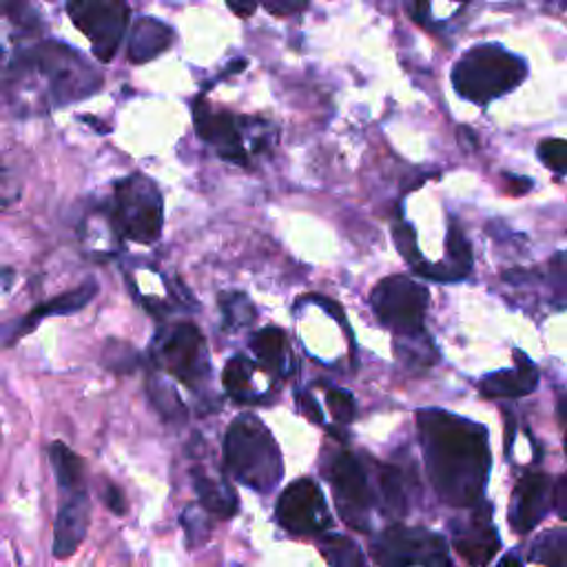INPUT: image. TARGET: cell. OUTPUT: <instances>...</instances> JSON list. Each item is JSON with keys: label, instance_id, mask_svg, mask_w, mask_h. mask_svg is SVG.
<instances>
[{"label": "cell", "instance_id": "cell-1", "mask_svg": "<svg viewBox=\"0 0 567 567\" xmlns=\"http://www.w3.org/2000/svg\"><path fill=\"white\" fill-rule=\"evenodd\" d=\"M417 430L437 496L452 507L479 505L492 468L488 428L441 408H424Z\"/></svg>", "mask_w": 567, "mask_h": 567}, {"label": "cell", "instance_id": "cell-2", "mask_svg": "<svg viewBox=\"0 0 567 567\" xmlns=\"http://www.w3.org/2000/svg\"><path fill=\"white\" fill-rule=\"evenodd\" d=\"M39 76L47 85L52 107H65L89 98L103 87V76L76 50L58 41H45L21 50L8 69V81Z\"/></svg>", "mask_w": 567, "mask_h": 567}, {"label": "cell", "instance_id": "cell-3", "mask_svg": "<svg viewBox=\"0 0 567 567\" xmlns=\"http://www.w3.org/2000/svg\"><path fill=\"white\" fill-rule=\"evenodd\" d=\"M224 466L255 492H272L284 477L279 446L264 421L250 413L239 415L224 437Z\"/></svg>", "mask_w": 567, "mask_h": 567}, {"label": "cell", "instance_id": "cell-4", "mask_svg": "<svg viewBox=\"0 0 567 567\" xmlns=\"http://www.w3.org/2000/svg\"><path fill=\"white\" fill-rule=\"evenodd\" d=\"M525 63L496 43L468 50L452 69L454 92L470 103L488 105L510 94L525 78Z\"/></svg>", "mask_w": 567, "mask_h": 567}, {"label": "cell", "instance_id": "cell-5", "mask_svg": "<svg viewBox=\"0 0 567 567\" xmlns=\"http://www.w3.org/2000/svg\"><path fill=\"white\" fill-rule=\"evenodd\" d=\"M111 222L116 231L138 244H151L162 233V195L145 175H129L116 184Z\"/></svg>", "mask_w": 567, "mask_h": 567}, {"label": "cell", "instance_id": "cell-6", "mask_svg": "<svg viewBox=\"0 0 567 567\" xmlns=\"http://www.w3.org/2000/svg\"><path fill=\"white\" fill-rule=\"evenodd\" d=\"M371 304L379 322L397 338L424 333L428 291L410 277L393 275L382 279L371 293Z\"/></svg>", "mask_w": 567, "mask_h": 567}, {"label": "cell", "instance_id": "cell-7", "mask_svg": "<svg viewBox=\"0 0 567 567\" xmlns=\"http://www.w3.org/2000/svg\"><path fill=\"white\" fill-rule=\"evenodd\" d=\"M373 558L379 567H454L446 538L424 529L393 525L373 541Z\"/></svg>", "mask_w": 567, "mask_h": 567}, {"label": "cell", "instance_id": "cell-8", "mask_svg": "<svg viewBox=\"0 0 567 567\" xmlns=\"http://www.w3.org/2000/svg\"><path fill=\"white\" fill-rule=\"evenodd\" d=\"M67 14L89 39L94 56L111 63L131 19L127 0H69Z\"/></svg>", "mask_w": 567, "mask_h": 567}, {"label": "cell", "instance_id": "cell-9", "mask_svg": "<svg viewBox=\"0 0 567 567\" xmlns=\"http://www.w3.org/2000/svg\"><path fill=\"white\" fill-rule=\"evenodd\" d=\"M153 360L158 366L169 371L182 384H186L193 393H202L208 382V355L206 344L197 327L178 324L171 331L158 335Z\"/></svg>", "mask_w": 567, "mask_h": 567}, {"label": "cell", "instance_id": "cell-10", "mask_svg": "<svg viewBox=\"0 0 567 567\" xmlns=\"http://www.w3.org/2000/svg\"><path fill=\"white\" fill-rule=\"evenodd\" d=\"M329 477L342 521L353 529L368 532L375 499L362 461L351 452H338L331 461Z\"/></svg>", "mask_w": 567, "mask_h": 567}, {"label": "cell", "instance_id": "cell-11", "mask_svg": "<svg viewBox=\"0 0 567 567\" xmlns=\"http://www.w3.org/2000/svg\"><path fill=\"white\" fill-rule=\"evenodd\" d=\"M275 514L277 523L296 536L324 534L333 527L324 492L313 479H298L287 485L277 499Z\"/></svg>", "mask_w": 567, "mask_h": 567}, {"label": "cell", "instance_id": "cell-12", "mask_svg": "<svg viewBox=\"0 0 567 567\" xmlns=\"http://www.w3.org/2000/svg\"><path fill=\"white\" fill-rule=\"evenodd\" d=\"M98 293V284L96 281H87L83 287L63 293L54 300H47L39 307H34L25 318L12 320L8 324L0 327V349H12L17 346L25 335L34 333L39 329V324L47 318H58V315H74L78 311H83Z\"/></svg>", "mask_w": 567, "mask_h": 567}, {"label": "cell", "instance_id": "cell-13", "mask_svg": "<svg viewBox=\"0 0 567 567\" xmlns=\"http://www.w3.org/2000/svg\"><path fill=\"white\" fill-rule=\"evenodd\" d=\"M492 507L488 503L474 505V512L461 525H454V549L472 567H485L496 556L501 538L492 525Z\"/></svg>", "mask_w": 567, "mask_h": 567}, {"label": "cell", "instance_id": "cell-14", "mask_svg": "<svg viewBox=\"0 0 567 567\" xmlns=\"http://www.w3.org/2000/svg\"><path fill=\"white\" fill-rule=\"evenodd\" d=\"M552 488L547 474L543 472H525L514 492L510 507V525L516 534L532 532L552 507Z\"/></svg>", "mask_w": 567, "mask_h": 567}, {"label": "cell", "instance_id": "cell-15", "mask_svg": "<svg viewBox=\"0 0 567 567\" xmlns=\"http://www.w3.org/2000/svg\"><path fill=\"white\" fill-rule=\"evenodd\" d=\"M193 120H195V127L200 131V138L206 140L208 145H213L224 160L248 167V158H246V149H244V142H242L239 125L231 114H215L206 105V100L200 96L193 103Z\"/></svg>", "mask_w": 567, "mask_h": 567}, {"label": "cell", "instance_id": "cell-16", "mask_svg": "<svg viewBox=\"0 0 567 567\" xmlns=\"http://www.w3.org/2000/svg\"><path fill=\"white\" fill-rule=\"evenodd\" d=\"M92 521V501L87 488L63 492L58 516L54 523V556L69 558L87 536Z\"/></svg>", "mask_w": 567, "mask_h": 567}, {"label": "cell", "instance_id": "cell-17", "mask_svg": "<svg viewBox=\"0 0 567 567\" xmlns=\"http://www.w3.org/2000/svg\"><path fill=\"white\" fill-rule=\"evenodd\" d=\"M514 360H516V366L512 371H499V373H492L481 379L479 391L485 397L516 399V397H525L536 391L538 368L521 351H514Z\"/></svg>", "mask_w": 567, "mask_h": 567}, {"label": "cell", "instance_id": "cell-18", "mask_svg": "<svg viewBox=\"0 0 567 567\" xmlns=\"http://www.w3.org/2000/svg\"><path fill=\"white\" fill-rule=\"evenodd\" d=\"M193 474V488L200 499V505L220 518H231L239 510V499L235 488L224 479L206 472L202 466H195L191 470Z\"/></svg>", "mask_w": 567, "mask_h": 567}, {"label": "cell", "instance_id": "cell-19", "mask_svg": "<svg viewBox=\"0 0 567 567\" xmlns=\"http://www.w3.org/2000/svg\"><path fill=\"white\" fill-rule=\"evenodd\" d=\"M173 41V30L151 17H142L136 21L131 36H129V50L127 56L133 65H145L158 58L162 52L169 50Z\"/></svg>", "mask_w": 567, "mask_h": 567}, {"label": "cell", "instance_id": "cell-20", "mask_svg": "<svg viewBox=\"0 0 567 567\" xmlns=\"http://www.w3.org/2000/svg\"><path fill=\"white\" fill-rule=\"evenodd\" d=\"M250 351L255 353V357L259 360V364L264 368H268L270 373H275L279 377H289L296 368L293 355L289 349V340H287V335H284V331H279L275 327L257 331L250 340Z\"/></svg>", "mask_w": 567, "mask_h": 567}, {"label": "cell", "instance_id": "cell-21", "mask_svg": "<svg viewBox=\"0 0 567 567\" xmlns=\"http://www.w3.org/2000/svg\"><path fill=\"white\" fill-rule=\"evenodd\" d=\"M50 461L63 492H74L81 488H87V468L81 454H76L67 443L54 441L50 446Z\"/></svg>", "mask_w": 567, "mask_h": 567}, {"label": "cell", "instance_id": "cell-22", "mask_svg": "<svg viewBox=\"0 0 567 567\" xmlns=\"http://www.w3.org/2000/svg\"><path fill=\"white\" fill-rule=\"evenodd\" d=\"M147 395L153 404V408L158 410V415L171 424V426H184L189 419V410L182 402V397L178 395L175 386L169 384L167 379L158 377V375H149L147 379Z\"/></svg>", "mask_w": 567, "mask_h": 567}, {"label": "cell", "instance_id": "cell-23", "mask_svg": "<svg viewBox=\"0 0 567 567\" xmlns=\"http://www.w3.org/2000/svg\"><path fill=\"white\" fill-rule=\"evenodd\" d=\"M377 485H379V499L384 512L391 516L402 518L408 512V492L404 472L395 466L379 463L377 466Z\"/></svg>", "mask_w": 567, "mask_h": 567}, {"label": "cell", "instance_id": "cell-24", "mask_svg": "<svg viewBox=\"0 0 567 567\" xmlns=\"http://www.w3.org/2000/svg\"><path fill=\"white\" fill-rule=\"evenodd\" d=\"M253 371L255 366L237 355L233 357L226 366H224V373H222V384L226 388V393L235 399V402H242V404H255V402H264L261 397L255 395L253 391Z\"/></svg>", "mask_w": 567, "mask_h": 567}, {"label": "cell", "instance_id": "cell-25", "mask_svg": "<svg viewBox=\"0 0 567 567\" xmlns=\"http://www.w3.org/2000/svg\"><path fill=\"white\" fill-rule=\"evenodd\" d=\"M320 554L331 567H366V556L360 545L342 534H324L320 538Z\"/></svg>", "mask_w": 567, "mask_h": 567}, {"label": "cell", "instance_id": "cell-26", "mask_svg": "<svg viewBox=\"0 0 567 567\" xmlns=\"http://www.w3.org/2000/svg\"><path fill=\"white\" fill-rule=\"evenodd\" d=\"M565 549H567V532L563 527H556L552 532L541 534L534 541L529 549V560L545 567H565Z\"/></svg>", "mask_w": 567, "mask_h": 567}, {"label": "cell", "instance_id": "cell-27", "mask_svg": "<svg viewBox=\"0 0 567 567\" xmlns=\"http://www.w3.org/2000/svg\"><path fill=\"white\" fill-rule=\"evenodd\" d=\"M397 355L410 366H432L437 362V351L432 349L428 335H408V338H397Z\"/></svg>", "mask_w": 567, "mask_h": 567}, {"label": "cell", "instance_id": "cell-28", "mask_svg": "<svg viewBox=\"0 0 567 567\" xmlns=\"http://www.w3.org/2000/svg\"><path fill=\"white\" fill-rule=\"evenodd\" d=\"M103 366L118 375H131L140 366V355L131 344L109 340L103 351Z\"/></svg>", "mask_w": 567, "mask_h": 567}, {"label": "cell", "instance_id": "cell-29", "mask_svg": "<svg viewBox=\"0 0 567 567\" xmlns=\"http://www.w3.org/2000/svg\"><path fill=\"white\" fill-rule=\"evenodd\" d=\"M180 523H182V527H184L186 545H189L191 549L202 547V545L208 541V536H211V514H208L204 507L186 505V507L182 510Z\"/></svg>", "mask_w": 567, "mask_h": 567}, {"label": "cell", "instance_id": "cell-30", "mask_svg": "<svg viewBox=\"0 0 567 567\" xmlns=\"http://www.w3.org/2000/svg\"><path fill=\"white\" fill-rule=\"evenodd\" d=\"M0 14L25 32H39L43 28V19L32 0H0Z\"/></svg>", "mask_w": 567, "mask_h": 567}, {"label": "cell", "instance_id": "cell-31", "mask_svg": "<svg viewBox=\"0 0 567 567\" xmlns=\"http://www.w3.org/2000/svg\"><path fill=\"white\" fill-rule=\"evenodd\" d=\"M446 244H448V257H450V261H446V264H450L466 279L472 270V248H470V242L466 239L461 226H457L454 222L448 226Z\"/></svg>", "mask_w": 567, "mask_h": 567}, {"label": "cell", "instance_id": "cell-32", "mask_svg": "<svg viewBox=\"0 0 567 567\" xmlns=\"http://www.w3.org/2000/svg\"><path fill=\"white\" fill-rule=\"evenodd\" d=\"M222 309H224V320L228 327L237 329V327H246L253 322L255 313H253V304L250 300H246L239 293L233 296H224L222 298Z\"/></svg>", "mask_w": 567, "mask_h": 567}, {"label": "cell", "instance_id": "cell-33", "mask_svg": "<svg viewBox=\"0 0 567 567\" xmlns=\"http://www.w3.org/2000/svg\"><path fill=\"white\" fill-rule=\"evenodd\" d=\"M538 158L554 173L563 175L567 169V142L560 138H549L538 145Z\"/></svg>", "mask_w": 567, "mask_h": 567}, {"label": "cell", "instance_id": "cell-34", "mask_svg": "<svg viewBox=\"0 0 567 567\" xmlns=\"http://www.w3.org/2000/svg\"><path fill=\"white\" fill-rule=\"evenodd\" d=\"M327 404H329L333 417L338 419V424L349 426L355 419V399L351 393H346L342 388H331L327 393Z\"/></svg>", "mask_w": 567, "mask_h": 567}, {"label": "cell", "instance_id": "cell-35", "mask_svg": "<svg viewBox=\"0 0 567 567\" xmlns=\"http://www.w3.org/2000/svg\"><path fill=\"white\" fill-rule=\"evenodd\" d=\"M393 235H395L397 248H399V253L406 257V261H410L413 266H417V264L421 261V253H419V246H417V237H415L413 226L402 220V222L395 224Z\"/></svg>", "mask_w": 567, "mask_h": 567}, {"label": "cell", "instance_id": "cell-36", "mask_svg": "<svg viewBox=\"0 0 567 567\" xmlns=\"http://www.w3.org/2000/svg\"><path fill=\"white\" fill-rule=\"evenodd\" d=\"M259 3L275 17H289L296 12H304L309 0H259Z\"/></svg>", "mask_w": 567, "mask_h": 567}, {"label": "cell", "instance_id": "cell-37", "mask_svg": "<svg viewBox=\"0 0 567 567\" xmlns=\"http://www.w3.org/2000/svg\"><path fill=\"white\" fill-rule=\"evenodd\" d=\"M103 501H105V505H107L116 516H125L127 510H129V503H127V499H125V492H122L116 483H111V481L105 483Z\"/></svg>", "mask_w": 567, "mask_h": 567}, {"label": "cell", "instance_id": "cell-38", "mask_svg": "<svg viewBox=\"0 0 567 567\" xmlns=\"http://www.w3.org/2000/svg\"><path fill=\"white\" fill-rule=\"evenodd\" d=\"M296 399H298V406H300V413L311 421V424H318V426H324V415H322V410H320V404L315 402V397L311 395V393H307V391H302V393H298L296 395Z\"/></svg>", "mask_w": 567, "mask_h": 567}, {"label": "cell", "instance_id": "cell-39", "mask_svg": "<svg viewBox=\"0 0 567 567\" xmlns=\"http://www.w3.org/2000/svg\"><path fill=\"white\" fill-rule=\"evenodd\" d=\"M552 505L556 507L558 516H567V477H558L552 488Z\"/></svg>", "mask_w": 567, "mask_h": 567}, {"label": "cell", "instance_id": "cell-40", "mask_svg": "<svg viewBox=\"0 0 567 567\" xmlns=\"http://www.w3.org/2000/svg\"><path fill=\"white\" fill-rule=\"evenodd\" d=\"M226 3L233 10V14L246 19V17L255 14V8L259 6V0H226Z\"/></svg>", "mask_w": 567, "mask_h": 567}, {"label": "cell", "instance_id": "cell-41", "mask_svg": "<svg viewBox=\"0 0 567 567\" xmlns=\"http://www.w3.org/2000/svg\"><path fill=\"white\" fill-rule=\"evenodd\" d=\"M507 182H510V193H514V195H523L532 186V180H525V178H510L507 175Z\"/></svg>", "mask_w": 567, "mask_h": 567}, {"label": "cell", "instance_id": "cell-42", "mask_svg": "<svg viewBox=\"0 0 567 567\" xmlns=\"http://www.w3.org/2000/svg\"><path fill=\"white\" fill-rule=\"evenodd\" d=\"M496 567H523V563H521V558H518L514 552H510V554H505V556L496 563Z\"/></svg>", "mask_w": 567, "mask_h": 567}, {"label": "cell", "instance_id": "cell-43", "mask_svg": "<svg viewBox=\"0 0 567 567\" xmlns=\"http://www.w3.org/2000/svg\"><path fill=\"white\" fill-rule=\"evenodd\" d=\"M3 58H6V52H3V47H0V63H3Z\"/></svg>", "mask_w": 567, "mask_h": 567}]
</instances>
